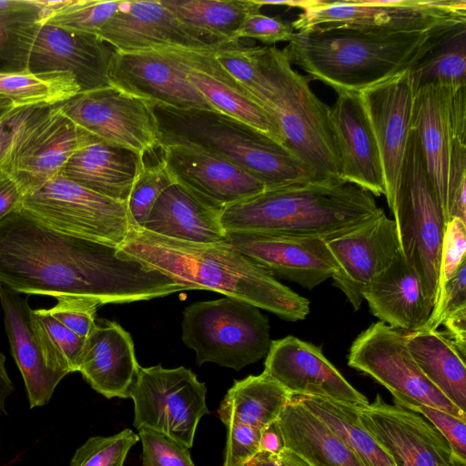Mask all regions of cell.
<instances>
[{
	"instance_id": "6da1fadb",
	"label": "cell",
	"mask_w": 466,
	"mask_h": 466,
	"mask_svg": "<svg viewBox=\"0 0 466 466\" xmlns=\"http://www.w3.org/2000/svg\"><path fill=\"white\" fill-rule=\"evenodd\" d=\"M0 283L20 294L82 296L103 305L187 290L117 247L54 230L19 209L0 220Z\"/></svg>"
},
{
	"instance_id": "7a4b0ae2",
	"label": "cell",
	"mask_w": 466,
	"mask_h": 466,
	"mask_svg": "<svg viewBox=\"0 0 466 466\" xmlns=\"http://www.w3.org/2000/svg\"><path fill=\"white\" fill-rule=\"evenodd\" d=\"M118 252L187 289L217 291L289 321L304 319L309 313L308 299L278 281L228 242H187L129 225Z\"/></svg>"
},
{
	"instance_id": "3957f363",
	"label": "cell",
	"mask_w": 466,
	"mask_h": 466,
	"mask_svg": "<svg viewBox=\"0 0 466 466\" xmlns=\"http://www.w3.org/2000/svg\"><path fill=\"white\" fill-rule=\"evenodd\" d=\"M374 196L343 179L265 190L224 208L226 232H263L326 239L375 216Z\"/></svg>"
},
{
	"instance_id": "277c9868",
	"label": "cell",
	"mask_w": 466,
	"mask_h": 466,
	"mask_svg": "<svg viewBox=\"0 0 466 466\" xmlns=\"http://www.w3.org/2000/svg\"><path fill=\"white\" fill-rule=\"evenodd\" d=\"M147 102L160 146L188 145L218 155L258 178L266 190L330 180L283 144L221 112Z\"/></svg>"
},
{
	"instance_id": "5b68a950",
	"label": "cell",
	"mask_w": 466,
	"mask_h": 466,
	"mask_svg": "<svg viewBox=\"0 0 466 466\" xmlns=\"http://www.w3.org/2000/svg\"><path fill=\"white\" fill-rule=\"evenodd\" d=\"M430 31L387 34L353 28L296 32L283 48L289 62L337 93L360 92L410 70Z\"/></svg>"
},
{
	"instance_id": "8992f818",
	"label": "cell",
	"mask_w": 466,
	"mask_h": 466,
	"mask_svg": "<svg viewBox=\"0 0 466 466\" xmlns=\"http://www.w3.org/2000/svg\"><path fill=\"white\" fill-rule=\"evenodd\" d=\"M259 68L270 95L268 110L276 118L284 146L325 179H342L330 122V106L309 86V76L292 68L275 46H257Z\"/></svg>"
},
{
	"instance_id": "52a82bcc",
	"label": "cell",
	"mask_w": 466,
	"mask_h": 466,
	"mask_svg": "<svg viewBox=\"0 0 466 466\" xmlns=\"http://www.w3.org/2000/svg\"><path fill=\"white\" fill-rule=\"evenodd\" d=\"M36 6L9 24L0 38L3 69L68 72L80 92L110 86L108 65L114 48L98 36L40 20Z\"/></svg>"
},
{
	"instance_id": "ba28073f",
	"label": "cell",
	"mask_w": 466,
	"mask_h": 466,
	"mask_svg": "<svg viewBox=\"0 0 466 466\" xmlns=\"http://www.w3.org/2000/svg\"><path fill=\"white\" fill-rule=\"evenodd\" d=\"M386 199L400 252L417 273L425 299L433 309L447 221L411 129L398 185Z\"/></svg>"
},
{
	"instance_id": "9c48e42d",
	"label": "cell",
	"mask_w": 466,
	"mask_h": 466,
	"mask_svg": "<svg viewBox=\"0 0 466 466\" xmlns=\"http://www.w3.org/2000/svg\"><path fill=\"white\" fill-rule=\"evenodd\" d=\"M466 86L414 92L410 129L448 222V199L466 185Z\"/></svg>"
},
{
	"instance_id": "30bf717a",
	"label": "cell",
	"mask_w": 466,
	"mask_h": 466,
	"mask_svg": "<svg viewBox=\"0 0 466 466\" xmlns=\"http://www.w3.org/2000/svg\"><path fill=\"white\" fill-rule=\"evenodd\" d=\"M269 330L260 309L233 298L196 302L183 312L182 340L198 366L214 362L240 370L267 356Z\"/></svg>"
},
{
	"instance_id": "8fae6325",
	"label": "cell",
	"mask_w": 466,
	"mask_h": 466,
	"mask_svg": "<svg viewBox=\"0 0 466 466\" xmlns=\"http://www.w3.org/2000/svg\"><path fill=\"white\" fill-rule=\"evenodd\" d=\"M294 30L353 28L397 34L429 31L451 18L466 17L465 0L298 1Z\"/></svg>"
},
{
	"instance_id": "7c38bea8",
	"label": "cell",
	"mask_w": 466,
	"mask_h": 466,
	"mask_svg": "<svg viewBox=\"0 0 466 466\" xmlns=\"http://www.w3.org/2000/svg\"><path fill=\"white\" fill-rule=\"evenodd\" d=\"M19 210L54 230L117 248L129 228L127 203L61 175L27 195Z\"/></svg>"
},
{
	"instance_id": "4fadbf2b",
	"label": "cell",
	"mask_w": 466,
	"mask_h": 466,
	"mask_svg": "<svg viewBox=\"0 0 466 466\" xmlns=\"http://www.w3.org/2000/svg\"><path fill=\"white\" fill-rule=\"evenodd\" d=\"M207 387L185 367H139L129 398L134 403V427L164 433L193 446L200 419L209 413Z\"/></svg>"
},
{
	"instance_id": "5bb4252c",
	"label": "cell",
	"mask_w": 466,
	"mask_h": 466,
	"mask_svg": "<svg viewBox=\"0 0 466 466\" xmlns=\"http://www.w3.org/2000/svg\"><path fill=\"white\" fill-rule=\"evenodd\" d=\"M407 330L381 321L373 323L352 342L348 365L400 395L466 420L455 406L423 374L407 348Z\"/></svg>"
},
{
	"instance_id": "9a60e30c",
	"label": "cell",
	"mask_w": 466,
	"mask_h": 466,
	"mask_svg": "<svg viewBox=\"0 0 466 466\" xmlns=\"http://www.w3.org/2000/svg\"><path fill=\"white\" fill-rule=\"evenodd\" d=\"M189 49H114L108 65L110 85L150 102L182 109L215 110L186 78L190 66Z\"/></svg>"
},
{
	"instance_id": "2e32d148",
	"label": "cell",
	"mask_w": 466,
	"mask_h": 466,
	"mask_svg": "<svg viewBox=\"0 0 466 466\" xmlns=\"http://www.w3.org/2000/svg\"><path fill=\"white\" fill-rule=\"evenodd\" d=\"M84 134L57 106H35L15 136L5 171L27 196L60 174Z\"/></svg>"
},
{
	"instance_id": "e0dca14e",
	"label": "cell",
	"mask_w": 466,
	"mask_h": 466,
	"mask_svg": "<svg viewBox=\"0 0 466 466\" xmlns=\"http://www.w3.org/2000/svg\"><path fill=\"white\" fill-rule=\"evenodd\" d=\"M57 106L80 129L106 143L138 155L159 145L148 102L112 86L79 92Z\"/></svg>"
},
{
	"instance_id": "ac0fdd59",
	"label": "cell",
	"mask_w": 466,
	"mask_h": 466,
	"mask_svg": "<svg viewBox=\"0 0 466 466\" xmlns=\"http://www.w3.org/2000/svg\"><path fill=\"white\" fill-rule=\"evenodd\" d=\"M335 264L334 285L355 310L369 284L400 253L396 227L381 208L367 221L324 239Z\"/></svg>"
},
{
	"instance_id": "d6986e66",
	"label": "cell",
	"mask_w": 466,
	"mask_h": 466,
	"mask_svg": "<svg viewBox=\"0 0 466 466\" xmlns=\"http://www.w3.org/2000/svg\"><path fill=\"white\" fill-rule=\"evenodd\" d=\"M359 415L396 466H447L452 457L449 442L428 420L379 394L359 406Z\"/></svg>"
},
{
	"instance_id": "ffe728a7",
	"label": "cell",
	"mask_w": 466,
	"mask_h": 466,
	"mask_svg": "<svg viewBox=\"0 0 466 466\" xmlns=\"http://www.w3.org/2000/svg\"><path fill=\"white\" fill-rule=\"evenodd\" d=\"M97 36L121 52L215 48L225 43L183 24L161 0L120 1L116 13Z\"/></svg>"
},
{
	"instance_id": "44dd1931",
	"label": "cell",
	"mask_w": 466,
	"mask_h": 466,
	"mask_svg": "<svg viewBox=\"0 0 466 466\" xmlns=\"http://www.w3.org/2000/svg\"><path fill=\"white\" fill-rule=\"evenodd\" d=\"M227 242L270 273L312 289L332 277L335 261L324 239L263 232H226Z\"/></svg>"
},
{
	"instance_id": "7402d4cb",
	"label": "cell",
	"mask_w": 466,
	"mask_h": 466,
	"mask_svg": "<svg viewBox=\"0 0 466 466\" xmlns=\"http://www.w3.org/2000/svg\"><path fill=\"white\" fill-rule=\"evenodd\" d=\"M264 367L263 372L291 395L323 397L356 406L369 403L321 349L297 337L271 340Z\"/></svg>"
},
{
	"instance_id": "603a6c76",
	"label": "cell",
	"mask_w": 466,
	"mask_h": 466,
	"mask_svg": "<svg viewBox=\"0 0 466 466\" xmlns=\"http://www.w3.org/2000/svg\"><path fill=\"white\" fill-rule=\"evenodd\" d=\"M160 147L174 180L211 207L223 209L266 190L248 171L208 150L188 145Z\"/></svg>"
},
{
	"instance_id": "cb8c5ba5",
	"label": "cell",
	"mask_w": 466,
	"mask_h": 466,
	"mask_svg": "<svg viewBox=\"0 0 466 466\" xmlns=\"http://www.w3.org/2000/svg\"><path fill=\"white\" fill-rule=\"evenodd\" d=\"M414 93L409 70L360 92L380 152L386 198L395 190L401 172Z\"/></svg>"
},
{
	"instance_id": "d4e9b609",
	"label": "cell",
	"mask_w": 466,
	"mask_h": 466,
	"mask_svg": "<svg viewBox=\"0 0 466 466\" xmlns=\"http://www.w3.org/2000/svg\"><path fill=\"white\" fill-rule=\"evenodd\" d=\"M329 110L341 178L371 195H384L380 152L360 92L342 91Z\"/></svg>"
},
{
	"instance_id": "484cf974",
	"label": "cell",
	"mask_w": 466,
	"mask_h": 466,
	"mask_svg": "<svg viewBox=\"0 0 466 466\" xmlns=\"http://www.w3.org/2000/svg\"><path fill=\"white\" fill-rule=\"evenodd\" d=\"M139 367L130 334L114 321L96 319L77 370L89 385L107 399L129 398Z\"/></svg>"
},
{
	"instance_id": "4316f807",
	"label": "cell",
	"mask_w": 466,
	"mask_h": 466,
	"mask_svg": "<svg viewBox=\"0 0 466 466\" xmlns=\"http://www.w3.org/2000/svg\"><path fill=\"white\" fill-rule=\"evenodd\" d=\"M215 48L189 49L190 66L186 76L187 80L215 110L284 145L276 118L218 62L214 56Z\"/></svg>"
},
{
	"instance_id": "83f0119b",
	"label": "cell",
	"mask_w": 466,
	"mask_h": 466,
	"mask_svg": "<svg viewBox=\"0 0 466 466\" xmlns=\"http://www.w3.org/2000/svg\"><path fill=\"white\" fill-rule=\"evenodd\" d=\"M0 303L11 353L23 377L30 408L44 406L65 375L52 370L45 358L27 297L0 283Z\"/></svg>"
},
{
	"instance_id": "f1b7e54d",
	"label": "cell",
	"mask_w": 466,
	"mask_h": 466,
	"mask_svg": "<svg viewBox=\"0 0 466 466\" xmlns=\"http://www.w3.org/2000/svg\"><path fill=\"white\" fill-rule=\"evenodd\" d=\"M141 155L86 132L59 175L106 198L127 203Z\"/></svg>"
},
{
	"instance_id": "f546056e",
	"label": "cell",
	"mask_w": 466,
	"mask_h": 466,
	"mask_svg": "<svg viewBox=\"0 0 466 466\" xmlns=\"http://www.w3.org/2000/svg\"><path fill=\"white\" fill-rule=\"evenodd\" d=\"M363 299L380 321L407 331L421 329L432 311L417 273L401 252L369 284Z\"/></svg>"
},
{
	"instance_id": "4dcf8cb0",
	"label": "cell",
	"mask_w": 466,
	"mask_h": 466,
	"mask_svg": "<svg viewBox=\"0 0 466 466\" xmlns=\"http://www.w3.org/2000/svg\"><path fill=\"white\" fill-rule=\"evenodd\" d=\"M221 211L176 182L159 196L143 228L187 242L225 243L227 236L220 220Z\"/></svg>"
},
{
	"instance_id": "1f68e13d",
	"label": "cell",
	"mask_w": 466,
	"mask_h": 466,
	"mask_svg": "<svg viewBox=\"0 0 466 466\" xmlns=\"http://www.w3.org/2000/svg\"><path fill=\"white\" fill-rule=\"evenodd\" d=\"M277 420L284 447L310 466H364L336 433L292 396Z\"/></svg>"
},
{
	"instance_id": "d6a6232c",
	"label": "cell",
	"mask_w": 466,
	"mask_h": 466,
	"mask_svg": "<svg viewBox=\"0 0 466 466\" xmlns=\"http://www.w3.org/2000/svg\"><path fill=\"white\" fill-rule=\"evenodd\" d=\"M409 74L414 91L427 85L466 86V17L432 27Z\"/></svg>"
},
{
	"instance_id": "836d02e7",
	"label": "cell",
	"mask_w": 466,
	"mask_h": 466,
	"mask_svg": "<svg viewBox=\"0 0 466 466\" xmlns=\"http://www.w3.org/2000/svg\"><path fill=\"white\" fill-rule=\"evenodd\" d=\"M407 348L427 379L466 412V367L463 353L448 333L409 331Z\"/></svg>"
},
{
	"instance_id": "e575fe53",
	"label": "cell",
	"mask_w": 466,
	"mask_h": 466,
	"mask_svg": "<svg viewBox=\"0 0 466 466\" xmlns=\"http://www.w3.org/2000/svg\"><path fill=\"white\" fill-rule=\"evenodd\" d=\"M291 394L262 372L235 380L222 400L218 414L226 427L244 424L262 430L275 421Z\"/></svg>"
},
{
	"instance_id": "d590c367",
	"label": "cell",
	"mask_w": 466,
	"mask_h": 466,
	"mask_svg": "<svg viewBox=\"0 0 466 466\" xmlns=\"http://www.w3.org/2000/svg\"><path fill=\"white\" fill-rule=\"evenodd\" d=\"M292 398L336 433L364 466H396L360 421L359 406L317 396L292 395Z\"/></svg>"
},
{
	"instance_id": "8d00e7d4",
	"label": "cell",
	"mask_w": 466,
	"mask_h": 466,
	"mask_svg": "<svg viewBox=\"0 0 466 466\" xmlns=\"http://www.w3.org/2000/svg\"><path fill=\"white\" fill-rule=\"evenodd\" d=\"M183 24L223 42H233L243 20L259 13L254 0H161Z\"/></svg>"
},
{
	"instance_id": "74e56055",
	"label": "cell",
	"mask_w": 466,
	"mask_h": 466,
	"mask_svg": "<svg viewBox=\"0 0 466 466\" xmlns=\"http://www.w3.org/2000/svg\"><path fill=\"white\" fill-rule=\"evenodd\" d=\"M80 91L75 76L68 72L0 69V95L15 107L55 106Z\"/></svg>"
},
{
	"instance_id": "f35d334b",
	"label": "cell",
	"mask_w": 466,
	"mask_h": 466,
	"mask_svg": "<svg viewBox=\"0 0 466 466\" xmlns=\"http://www.w3.org/2000/svg\"><path fill=\"white\" fill-rule=\"evenodd\" d=\"M32 320L50 368L65 376L77 371L85 339L55 319L48 309H32Z\"/></svg>"
},
{
	"instance_id": "ab89813d",
	"label": "cell",
	"mask_w": 466,
	"mask_h": 466,
	"mask_svg": "<svg viewBox=\"0 0 466 466\" xmlns=\"http://www.w3.org/2000/svg\"><path fill=\"white\" fill-rule=\"evenodd\" d=\"M174 183L159 145L142 154L139 172L127 201L129 225L143 228L159 196Z\"/></svg>"
},
{
	"instance_id": "60d3db41",
	"label": "cell",
	"mask_w": 466,
	"mask_h": 466,
	"mask_svg": "<svg viewBox=\"0 0 466 466\" xmlns=\"http://www.w3.org/2000/svg\"><path fill=\"white\" fill-rule=\"evenodd\" d=\"M120 1L65 0L40 20L71 31L98 35L116 13Z\"/></svg>"
},
{
	"instance_id": "b9f144b4",
	"label": "cell",
	"mask_w": 466,
	"mask_h": 466,
	"mask_svg": "<svg viewBox=\"0 0 466 466\" xmlns=\"http://www.w3.org/2000/svg\"><path fill=\"white\" fill-rule=\"evenodd\" d=\"M139 441L129 429L111 436L87 439L73 455L70 466H124L129 450Z\"/></svg>"
},
{
	"instance_id": "7bdbcfd3",
	"label": "cell",
	"mask_w": 466,
	"mask_h": 466,
	"mask_svg": "<svg viewBox=\"0 0 466 466\" xmlns=\"http://www.w3.org/2000/svg\"><path fill=\"white\" fill-rule=\"evenodd\" d=\"M142 442V466H195L189 448L150 429L138 430Z\"/></svg>"
},
{
	"instance_id": "ee69618b",
	"label": "cell",
	"mask_w": 466,
	"mask_h": 466,
	"mask_svg": "<svg viewBox=\"0 0 466 466\" xmlns=\"http://www.w3.org/2000/svg\"><path fill=\"white\" fill-rule=\"evenodd\" d=\"M392 396L395 404L415 411L428 420L447 440L453 454L466 460V420L404 396Z\"/></svg>"
},
{
	"instance_id": "f6af8a7d",
	"label": "cell",
	"mask_w": 466,
	"mask_h": 466,
	"mask_svg": "<svg viewBox=\"0 0 466 466\" xmlns=\"http://www.w3.org/2000/svg\"><path fill=\"white\" fill-rule=\"evenodd\" d=\"M49 313L80 338L86 339L96 324V313L103 305L99 300L82 296H60Z\"/></svg>"
},
{
	"instance_id": "bcb514c9",
	"label": "cell",
	"mask_w": 466,
	"mask_h": 466,
	"mask_svg": "<svg viewBox=\"0 0 466 466\" xmlns=\"http://www.w3.org/2000/svg\"><path fill=\"white\" fill-rule=\"evenodd\" d=\"M465 255L466 221L452 218L446 223L441 242L436 301L445 283L466 261Z\"/></svg>"
},
{
	"instance_id": "7dc6e473",
	"label": "cell",
	"mask_w": 466,
	"mask_h": 466,
	"mask_svg": "<svg viewBox=\"0 0 466 466\" xmlns=\"http://www.w3.org/2000/svg\"><path fill=\"white\" fill-rule=\"evenodd\" d=\"M295 33L290 22L284 21L279 16L270 17L259 12L248 15L243 20L235 34V40L250 38L266 45H273L278 42H289Z\"/></svg>"
},
{
	"instance_id": "c3c4849f",
	"label": "cell",
	"mask_w": 466,
	"mask_h": 466,
	"mask_svg": "<svg viewBox=\"0 0 466 466\" xmlns=\"http://www.w3.org/2000/svg\"><path fill=\"white\" fill-rule=\"evenodd\" d=\"M462 308H466V261L443 286L421 329L436 330L445 318Z\"/></svg>"
},
{
	"instance_id": "681fc988",
	"label": "cell",
	"mask_w": 466,
	"mask_h": 466,
	"mask_svg": "<svg viewBox=\"0 0 466 466\" xmlns=\"http://www.w3.org/2000/svg\"><path fill=\"white\" fill-rule=\"evenodd\" d=\"M223 466H244L259 451L261 431L244 424L227 427Z\"/></svg>"
},
{
	"instance_id": "f907efd6",
	"label": "cell",
	"mask_w": 466,
	"mask_h": 466,
	"mask_svg": "<svg viewBox=\"0 0 466 466\" xmlns=\"http://www.w3.org/2000/svg\"><path fill=\"white\" fill-rule=\"evenodd\" d=\"M34 107H15L0 117V171H5L15 136Z\"/></svg>"
},
{
	"instance_id": "816d5d0a",
	"label": "cell",
	"mask_w": 466,
	"mask_h": 466,
	"mask_svg": "<svg viewBox=\"0 0 466 466\" xmlns=\"http://www.w3.org/2000/svg\"><path fill=\"white\" fill-rule=\"evenodd\" d=\"M26 194L6 171H0V220L18 210Z\"/></svg>"
},
{
	"instance_id": "f5cc1de1",
	"label": "cell",
	"mask_w": 466,
	"mask_h": 466,
	"mask_svg": "<svg viewBox=\"0 0 466 466\" xmlns=\"http://www.w3.org/2000/svg\"><path fill=\"white\" fill-rule=\"evenodd\" d=\"M248 466H310L301 457L284 448L278 455L258 452L248 463Z\"/></svg>"
},
{
	"instance_id": "db71d44e",
	"label": "cell",
	"mask_w": 466,
	"mask_h": 466,
	"mask_svg": "<svg viewBox=\"0 0 466 466\" xmlns=\"http://www.w3.org/2000/svg\"><path fill=\"white\" fill-rule=\"evenodd\" d=\"M449 336L459 349L466 353V308H462L444 319L442 323Z\"/></svg>"
},
{
	"instance_id": "11a10c76",
	"label": "cell",
	"mask_w": 466,
	"mask_h": 466,
	"mask_svg": "<svg viewBox=\"0 0 466 466\" xmlns=\"http://www.w3.org/2000/svg\"><path fill=\"white\" fill-rule=\"evenodd\" d=\"M277 420L262 429L258 452L278 455L285 448Z\"/></svg>"
},
{
	"instance_id": "9f6ffc18",
	"label": "cell",
	"mask_w": 466,
	"mask_h": 466,
	"mask_svg": "<svg viewBox=\"0 0 466 466\" xmlns=\"http://www.w3.org/2000/svg\"><path fill=\"white\" fill-rule=\"evenodd\" d=\"M14 391L13 383L5 368V357L0 351V413L5 412V402Z\"/></svg>"
},
{
	"instance_id": "6f0895ef",
	"label": "cell",
	"mask_w": 466,
	"mask_h": 466,
	"mask_svg": "<svg viewBox=\"0 0 466 466\" xmlns=\"http://www.w3.org/2000/svg\"><path fill=\"white\" fill-rule=\"evenodd\" d=\"M15 108L13 103L5 96L0 95V117Z\"/></svg>"
},
{
	"instance_id": "680465c9",
	"label": "cell",
	"mask_w": 466,
	"mask_h": 466,
	"mask_svg": "<svg viewBox=\"0 0 466 466\" xmlns=\"http://www.w3.org/2000/svg\"><path fill=\"white\" fill-rule=\"evenodd\" d=\"M447 466H466V460L452 454V457Z\"/></svg>"
},
{
	"instance_id": "91938a15",
	"label": "cell",
	"mask_w": 466,
	"mask_h": 466,
	"mask_svg": "<svg viewBox=\"0 0 466 466\" xmlns=\"http://www.w3.org/2000/svg\"><path fill=\"white\" fill-rule=\"evenodd\" d=\"M244 466H248V464L244 465Z\"/></svg>"
}]
</instances>
